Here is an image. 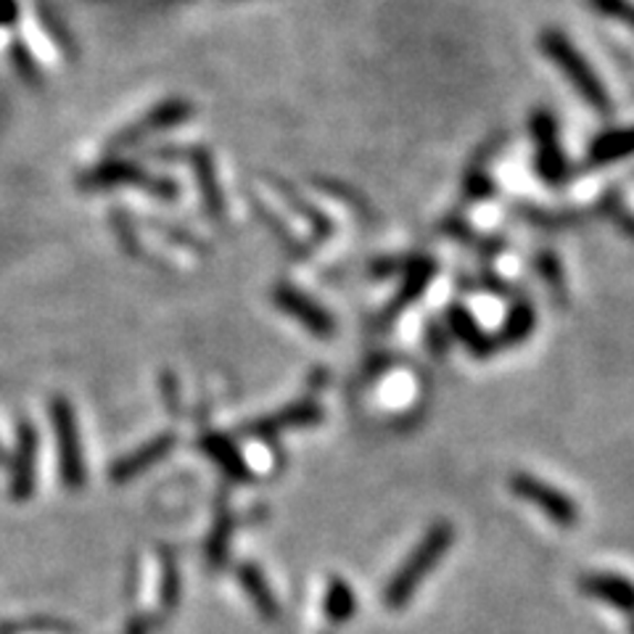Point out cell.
I'll return each instance as SVG.
<instances>
[{
	"label": "cell",
	"instance_id": "obj_1",
	"mask_svg": "<svg viewBox=\"0 0 634 634\" xmlns=\"http://www.w3.org/2000/svg\"><path fill=\"white\" fill-rule=\"evenodd\" d=\"M539 45H542L545 56L552 59L558 70L566 74V80L577 87V93L587 101V104L595 106L600 114L611 109V98L609 93H605L603 83H600L595 70L587 64V59L577 51V45H573L569 38L561 35L558 30H548L542 32V38H539Z\"/></svg>",
	"mask_w": 634,
	"mask_h": 634
},
{
	"label": "cell",
	"instance_id": "obj_2",
	"mask_svg": "<svg viewBox=\"0 0 634 634\" xmlns=\"http://www.w3.org/2000/svg\"><path fill=\"white\" fill-rule=\"evenodd\" d=\"M447 542H450V526H440V529L431 531L426 542L415 550V556L404 563V569L397 573L394 582L389 584L387 603L391 605V609H400V605L408 603L410 595L415 592L418 582L426 577V571L434 566L436 558L442 556V550L447 548Z\"/></svg>",
	"mask_w": 634,
	"mask_h": 634
},
{
	"label": "cell",
	"instance_id": "obj_3",
	"mask_svg": "<svg viewBox=\"0 0 634 634\" xmlns=\"http://www.w3.org/2000/svg\"><path fill=\"white\" fill-rule=\"evenodd\" d=\"M531 135L537 144V172L545 183L561 186L569 178V165L558 144V127L552 114L545 109H537L531 114Z\"/></svg>",
	"mask_w": 634,
	"mask_h": 634
},
{
	"label": "cell",
	"instance_id": "obj_4",
	"mask_svg": "<svg viewBox=\"0 0 634 634\" xmlns=\"http://www.w3.org/2000/svg\"><path fill=\"white\" fill-rule=\"evenodd\" d=\"M53 426H56L59 452H62V474L66 478V484H70L72 489L83 487L85 468L77 444V423H74L72 408L64 400L53 402Z\"/></svg>",
	"mask_w": 634,
	"mask_h": 634
},
{
	"label": "cell",
	"instance_id": "obj_5",
	"mask_svg": "<svg viewBox=\"0 0 634 634\" xmlns=\"http://www.w3.org/2000/svg\"><path fill=\"white\" fill-rule=\"evenodd\" d=\"M35 455H38V436L30 426L19 429V452L11 471V492L17 500H27L35 487Z\"/></svg>",
	"mask_w": 634,
	"mask_h": 634
},
{
	"label": "cell",
	"instance_id": "obj_6",
	"mask_svg": "<svg viewBox=\"0 0 634 634\" xmlns=\"http://www.w3.org/2000/svg\"><path fill=\"white\" fill-rule=\"evenodd\" d=\"M320 418V408H317L315 402H299V404H292V408L281 410L278 415H270L265 421L254 423L252 429H246L249 434L254 436H273V434H281V431L286 429H294V426H307V423H313Z\"/></svg>",
	"mask_w": 634,
	"mask_h": 634
},
{
	"label": "cell",
	"instance_id": "obj_7",
	"mask_svg": "<svg viewBox=\"0 0 634 634\" xmlns=\"http://www.w3.org/2000/svg\"><path fill=\"white\" fill-rule=\"evenodd\" d=\"M634 157V127L626 130H609L598 135L590 146V165H611V161H622Z\"/></svg>",
	"mask_w": 634,
	"mask_h": 634
},
{
	"label": "cell",
	"instance_id": "obj_8",
	"mask_svg": "<svg viewBox=\"0 0 634 634\" xmlns=\"http://www.w3.org/2000/svg\"><path fill=\"white\" fill-rule=\"evenodd\" d=\"M172 444H175V436L165 434V436H159V440H154L151 444H146V447H140L138 452H133L130 457H125V461H119L117 465H114V471H112L114 482H125V478L138 476L140 471L148 468V465L157 463L159 457H165L167 452L172 450Z\"/></svg>",
	"mask_w": 634,
	"mask_h": 634
},
{
	"label": "cell",
	"instance_id": "obj_9",
	"mask_svg": "<svg viewBox=\"0 0 634 634\" xmlns=\"http://www.w3.org/2000/svg\"><path fill=\"white\" fill-rule=\"evenodd\" d=\"M278 299H281V305L288 309V313H294L296 317H299V320H305L313 330H320V334H326V330H330L328 317L323 315L315 305H309L307 299H302V294L286 292V294H281Z\"/></svg>",
	"mask_w": 634,
	"mask_h": 634
},
{
	"label": "cell",
	"instance_id": "obj_10",
	"mask_svg": "<svg viewBox=\"0 0 634 634\" xmlns=\"http://www.w3.org/2000/svg\"><path fill=\"white\" fill-rule=\"evenodd\" d=\"M204 450L209 455L218 461L222 468L228 471V474L235 476V478H246V468H244V461L239 457V452L233 450L231 442H225L222 436H204Z\"/></svg>",
	"mask_w": 634,
	"mask_h": 634
},
{
	"label": "cell",
	"instance_id": "obj_11",
	"mask_svg": "<svg viewBox=\"0 0 634 634\" xmlns=\"http://www.w3.org/2000/svg\"><path fill=\"white\" fill-rule=\"evenodd\" d=\"M326 611L330 616V622H347V619H352L355 613V595L352 590H349L347 584L341 582V579H334L328 587V595H326Z\"/></svg>",
	"mask_w": 634,
	"mask_h": 634
},
{
	"label": "cell",
	"instance_id": "obj_12",
	"mask_svg": "<svg viewBox=\"0 0 634 634\" xmlns=\"http://www.w3.org/2000/svg\"><path fill=\"white\" fill-rule=\"evenodd\" d=\"M241 582L246 584L249 595L254 598L256 609L262 611V616H265V619L278 616V603H275L273 595H270L265 579H262L260 573H256V569H244V571H241Z\"/></svg>",
	"mask_w": 634,
	"mask_h": 634
},
{
	"label": "cell",
	"instance_id": "obj_13",
	"mask_svg": "<svg viewBox=\"0 0 634 634\" xmlns=\"http://www.w3.org/2000/svg\"><path fill=\"white\" fill-rule=\"evenodd\" d=\"M590 3L595 6L603 17L624 19L626 11H630V0H590Z\"/></svg>",
	"mask_w": 634,
	"mask_h": 634
},
{
	"label": "cell",
	"instance_id": "obj_14",
	"mask_svg": "<svg viewBox=\"0 0 634 634\" xmlns=\"http://www.w3.org/2000/svg\"><path fill=\"white\" fill-rule=\"evenodd\" d=\"M624 19L634 27V9H632V6H630V11H626V17H624Z\"/></svg>",
	"mask_w": 634,
	"mask_h": 634
},
{
	"label": "cell",
	"instance_id": "obj_15",
	"mask_svg": "<svg viewBox=\"0 0 634 634\" xmlns=\"http://www.w3.org/2000/svg\"><path fill=\"white\" fill-rule=\"evenodd\" d=\"M0 461H3V450H0Z\"/></svg>",
	"mask_w": 634,
	"mask_h": 634
}]
</instances>
